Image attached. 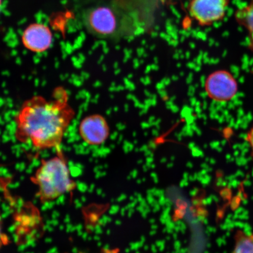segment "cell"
Returning a JSON list of instances; mask_svg holds the SVG:
<instances>
[{"instance_id":"cell-4","label":"cell","mask_w":253,"mask_h":253,"mask_svg":"<svg viewBox=\"0 0 253 253\" xmlns=\"http://www.w3.org/2000/svg\"><path fill=\"white\" fill-rule=\"evenodd\" d=\"M230 0H190L189 15L201 26H211L225 17Z\"/></svg>"},{"instance_id":"cell-11","label":"cell","mask_w":253,"mask_h":253,"mask_svg":"<svg viewBox=\"0 0 253 253\" xmlns=\"http://www.w3.org/2000/svg\"><path fill=\"white\" fill-rule=\"evenodd\" d=\"M104 253H113V252L110 251H106Z\"/></svg>"},{"instance_id":"cell-8","label":"cell","mask_w":253,"mask_h":253,"mask_svg":"<svg viewBox=\"0 0 253 253\" xmlns=\"http://www.w3.org/2000/svg\"><path fill=\"white\" fill-rule=\"evenodd\" d=\"M235 18L248 34L249 47L253 50V2L237 9Z\"/></svg>"},{"instance_id":"cell-10","label":"cell","mask_w":253,"mask_h":253,"mask_svg":"<svg viewBox=\"0 0 253 253\" xmlns=\"http://www.w3.org/2000/svg\"><path fill=\"white\" fill-rule=\"evenodd\" d=\"M246 140L248 142L250 148H251L252 156L253 157V126L249 129L248 133H247Z\"/></svg>"},{"instance_id":"cell-7","label":"cell","mask_w":253,"mask_h":253,"mask_svg":"<svg viewBox=\"0 0 253 253\" xmlns=\"http://www.w3.org/2000/svg\"><path fill=\"white\" fill-rule=\"evenodd\" d=\"M22 43L25 48L35 53L46 51L53 42L52 31L47 25L33 23L25 28L22 34Z\"/></svg>"},{"instance_id":"cell-5","label":"cell","mask_w":253,"mask_h":253,"mask_svg":"<svg viewBox=\"0 0 253 253\" xmlns=\"http://www.w3.org/2000/svg\"><path fill=\"white\" fill-rule=\"evenodd\" d=\"M205 89L211 99L227 102L236 96L238 83L229 71L218 70L211 73L206 79Z\"/></svg>"},{"instance_id":"cell-1","label":"cell","mask_w":253,"mask_h":253,"mask_svg":"<svg viewBox=\"0 0 253 253\" xmlns=\"http://www.w3.org/2000/svg\"><path fill=\"white\" fill-rule=\"evenodd\" d=\"M52 97L35 96L22 104L14 118L17 141L39 150L60 148L75 112L64 88H56Z\"/></svg>"},{"instance_id":"cell-9","label":"cell","mask_w":253,"mask_h":253,"mask_svg":"<svg viewBox=\"0 0 253 253\" xmlns=\"http://www.w3.org/2000/svg\"><path fill=\"white\" fill-rule=\"evenodd\" d=\"M233 253H253V233L249 235L239 231L237 233Z\"/></svg>"},{"instance_id":"cell-3","label":"cell","mask_w":253,"mask_h":253,"mask_svg":"<svg viewBox=\"0 0 253 253\" xmlns=\"http://www.w3.org/2000/svg\"><path fill=\"white\" fill-rule=\"evenodd\" d=\"M83 23L88 33L98 39L113 40L125 34L118 10L113 5H97L87 9Z\"/></svg>"},{"instance_id":"cell-2","label":"cell","mask_w":253,"mask_h":253,"mask_svg":"<svg viewBox=\"0 0 253 253\" xmlns=\"http://www.w3.org/2000/svg\"><path fill=\"white\" fill-rule=\"evenodd\" d=\"M31 181L38 188L37 198L41 203L55 201L76 188L67 161L61 148L57 149L56 156L41 161Z\"/></svg>"},{"instance_id":"cell-6","label":"cell","mask_w":253,"mask_h":253,"mask_svg":"<svg viewBox=\"0 0 253 253\" xmlns=\"http://www.w3.org/2000/svg\"><path fill=\"white\" fill-rule=\"evenodd\" d=\"M79 133L85 143L98 146L104 143L109 138L110 128L103 116L94 114L82 120L79 126Z\"/></svg>"}]
</instances>
